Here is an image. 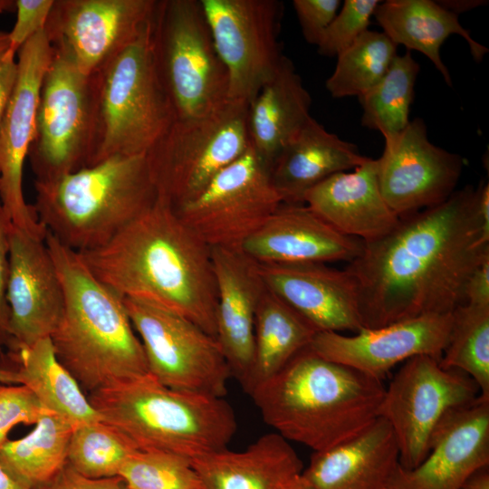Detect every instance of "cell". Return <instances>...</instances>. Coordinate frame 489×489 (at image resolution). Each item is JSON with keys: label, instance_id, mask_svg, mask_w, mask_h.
Listing matches in <instances>:
<instances>
[{"label": "cell", "instance_id": "6da1fadb", "mask_svg": "<svg viewBox=\"0 0 489 489\" xmlns=\"http://www.w3.org/2000/svg\"><path fill=\"white\" fill-rule=\"evenodd\" d=\"M467 185L444 202L399 217L384 236L364 242L344 268L353 278L363 328L427 314H446L465 302L466 283L489 255Z\"/></svg>", "mask_w": 489, "mask_h": 489}, {"label": "cell", "instance_id": "7a4b0ae2", "mask_svg": "<svg viewBox=\"0 0 489 489\" xmlns=\"http://www.w3.org/2000/svg\"><path fill=\"white\" fill-rule=\"evenodd\" d=\"M78 254L120 296L174 312L216 338L211 247L163 200L158 197L104 245Z\"/></svg>", "mask_w": 489, "mask_h": 489}, {"label": "cell", "instance_id": "3957f363", "mask_svg": "<svg viewBox=\"0 0 489 489\" xmlns=\"http://www.w3.org/2000/svg\"><path fill=\"white\" fill-rule=\"evenodd\" d=\"M385 388L381 379L323 359L307 347L248 395L275 433L319 452L376 420Z\"/></svg>", "mask_w": 489, "mask_h": 489}, {"label": "cell", "instance_id": "277c9868", "mask_svg": "<svg viewBox=\"0 0 489 489\" xmlns=\"http://www.w3.org/2000/svg\"><path fill=\"white\" fill-rule=\"evenodd\" d=\"M45 243L64 292L63 312L50 336L61 364L89 394L149 375L123 297L48 232Z\"/></svg>", "mask_w": 489, "mask_h": 489}, {"label": "cell", "instance_id": "5b68a950", "mask_svg": "<svg viewBox=\"0 0 489 489\" xmlns=\"http://www.w3.org/2000/svg\"><path fill=\"white\" fill-rule=\"evenodd\" d=\"M39 222L82 253L110 241L151 207L158 192L146 154L114 156L46 181H34Z\"/></svg>", "mask_w": 489, "mask_h": 489}, {"label": "cell", "instance_id": "8992f818", "mask_svg": "<svg viewBox=\"0 0 489 489\" xmlns=\"http://www.w3.org/2000/svg\"><path fill=\"white\" fill-rule=\"evenodd\" d=\"M88 398L101 420L138 450L192 460L227 448L237 430L235 411L224 398L173 389L150 375L97 390Z\"/></svg>", "mask_w": 489, "mask_h": 489}, {"label": "cell", "instance_id": "52a82bcc", "mask_svg": "<svg viewBox=\"0 0 489 489\" xmlns=\"http://www.w3.org/2000/svg\"><path fill=\"white\" fill-rule=\"evenodd\" d=\"M151 46L174 120L204 117L228 102V74L200 0L157 1Z\"/></svg>", "mask_w": 489, "mask_h": 489}, {"label": "cell", "instance_id": "ba28073f", "mask_svg": "<svg viewBox=\"0 0 489 489\" xmlns=\"http://www.w3.org/2000/svg\"><path fill=\"white\" fill-rule=\"evenodd\" d=\"M173 120L154 64L150 21L135 42L98 72V131L91 166L114 156L146 154Z\"/></svg>", "mask_w": 489, "mask_h": 489}, {"label": "cell", "instance_id": "9c48e42d", "mask_svg": "<svg viewBox=\"0 0 489 489\" xmlns=\"http://www.w3.org/2000/svg\"><path fill=\"white\" fill-rule=\"evenodd\" d=\"M248 106L228 101L204 117L173 120L147 152L159 199L179 208L248 150Z\"/></svg>", "mask_w": 489, "mask_h": 489}, {"label": "cell", "instance_id": "30bf717a", "mask_svg": "<svg viewBox=\"0 0 489 489\" xmlns=\"http://www.w3.org/2000/svg\"><path fill=\"white\" fill-rule=\"evenodd\" d=\"M97 131L98 72L86 75L53 51L43 78L27 156L34 181L91 166Z\"/></svg>", "mask_w": 489, "mask_h": 489}, {"label": "cell", "instance_id": "8fae6325", "mask_svg": "<svg viewBox=\"0 0 489 489\" xmlns=\"http://www.w3.org/2000/svg\"><path fill=\"white\" fill-rule=\"evenodd\" d=\"M123 299L154 379L173 389L225 398L232 374L215 337L163 307Z\"/></svg>", "mask_w": 489, "mask_h": 489}, {"label": "cell", "instance_id": "7c38bea8", "mask_svg": "<svg viewBox=\"0 0 489 489\" xmlns=\"http://www.w3.org/2000/svg\"><path fill=\"white\" fill-rule=\"evenodd\" d=\"M480 396L476 383L465 372L445 369L439 360L418 355L405 361L393 377L379 408L399 450V465L417 467L429 451L432 435L451 410Z\"/></svg>", "mask_w": 489, "mask_h": 489}, {"label": "cell", "instance_id": "4fadbf2b", "mask_svg": "<svg viewBox=\"0 0 489 489\" xmlns=\"http://www.w3.org/2000/svg\"><path fill=\"white\" fill-rule=\"evenodd\" d=\"M281 204L268 167L250 147L174 210L208 246L241 249Z\"/></svg>", "mask_w": 489, "mask_h": 489}, {"label": "cell", "instance_id": "5bb4252c", "mask_svg": "<svg viewBox=\"0 0 489 489\" xmlns=\"http://www.w3.org/2000/svg\"><path fill=\"white\" fill-rule=\"evenodd\" d=\"M216 52L228 74V101L249 104L283 54L278 35L283 3L200 0Z\"/></svg>", "mask_w": 489, "mask_h": 489}, {"label": "cell", "instance_id": "9a60e30c", "mask_svg": "<svg viewBox=\"0 0 489 489\" xmlns=\"http://www.w3.org/2000/svg\"><path fill=\"white\" fill-rule=\"evenodd\" d=\"M156 0H54L44 33L82 73L100 72L150 23Z\"/></svg>", "mask_w": 489, "mask_h": 489}, {"label": "cell", "instance_id": "2e32d148", "mask_svg": "<svg viewBox=\"0 0 489 489\" xmlns=\"http://www.w3.org/2000/svg\"><path fill=\"white\" fill-rule=\"evenodd\" d=\"M53 54L44 30L28 40L18 52L17 78L0 123V198L10 225L45 236L33 206L23 190L25 159L34 138L36 111L43 75Z\"/></svg>", "mask_w": 489, "mask_h": 489}, {"label": "cell", "instance_id": "e0dca14e", "mask_svg": "<svg viewBox=\"0 0 489 489\" xmlns=\"http://www.w3.org/2000/svg\"><path fill=\"white\" fill-rule=\"evenodd\" d=\"M376 160L380 193L398 218L446 200L455 191L464 165L459 155L429 140L418 118L385 139Z\"/></svg>", "mask_w": 489, "mask_h": 489}, {"label": "cell", "instance_id": "ac0fdd59", "mask_svg": "<svg viewBox=\"0 0 489 489\" xmlns=\"http://www.w3.org/2000/svg\"><path fill=\"white\" fill-rule=\"evenodd\" d=\"M45 236L9 225L7 301L15 358L50 337L63 312V288Z\"/></svg>", "mask_w": 489, "mask_h": 489}, {"label": "cell", "instance_id": "d6986e66", "mask_svg": "<svg viewBox=\"0 0 489 489\" xmlns=\"http://www.w3.org/2000/svg\"><path fill=\"white\" fill-rule=\"evenodd\" d=\"M452 313L427 314L346 336L318 331L308 346L315 354L378 379L415 356L440 360L447 343Z\"/></svg>", "mask_w": 489, "mask_h": 489}, {"label": "cell", "instance_id": "ffe728a7", "mask_svg": "<svg viewBox=\"0 0 489 489\" xmlns=\"http://www.w3.org/2000/svg\"><path fill=\"white\" fill-rule=\"evenodd\" d=\"M489 465V398L448 412L435 429L429 451L413 469L399 465L388 489H461Z\"/></svg>", "mask_w": 489, "mask_h": 489}, {"label": "cell", "instance_id": "44dd1931", "mask_svg": "<svg viewBox=\"0 0 489 489\" xmlns=\"http://www.w3.org/2000/svg\"><path fill=\"white\" fill-rule=\"evenodd\" d=\"M265 287L317 331L363 329L351 275L327 264H258Z\"/></svg>", "mask_w": 489, "mask_h": 489}, {"label": "cell", "instance_id": "7402d4cb", "mask_svg": "<svg viewBox=\"0 0 489 489\" xmlns=\"http://www.w3.org/2000/svg\"><path fill=\"white\" fill-rule=\"evenodd\" d=\"M216 285V339L232 376L244 387L254 357V321L265 290L258 263L241 249L211 247Z\"/></svg>", "mask_w": 489, "mask_h": 489}, {"label": "cell", "instance_id": "603a6c76", "mask_svg": "<svg viewBox=\"0 0 489 489\" xmlns=\"http://www.w3.org/2000/svg\"><path fill=\"white\" fill-rule=\"evenodd\" d=\"M363 244L335 230L304 204L283 203L241 250L263 264L350 263Z\"/></svg>", "mask_w": 489, "mask_h": 489}, {"label": "cell", "instance_id": "cb8c5ba5", "mask_svg": "<svg viewBox=\"0 0 489 489\" xmlns=\"http://www.w3.org/2000/svg\"><path fill=\"white\" fill-rule=\"evenodd\" d=\"M303 204L338 232L363 242L384 236L399 219L380 193L377 160L368 157L352 171L334 174L312 187Z\"/></svg>", "mask_w": 489, "mask_h": 489}, {"label": "cell", "instance_id": "d4e9b609", "mask_svg": "<svg viewBox=\"0 0 489 489\" xmlns=\"http://www.w3.org/2000/svg\"><path fill=\"white\" fill-rule=\"evenodd\" d=\"M398 465L393 430L379 417L355 436L314 452L301 476L312 489H388Z\"/></svg>", "mask_w": 489, "mask_h": 489}, {"label": "cell", "instance_id": "484cf974", "mask_svg": "<svg viewBox=\"0 0 489 489\" xmlns=\"http://www.w3.org/2000/svg\"><path fill=\"white\" fill-rule=\"evenodd\" d=\"M202 489H289L303 465L289 441L263 435L246 448H228L192 459Z\"/></svg>", "mask_w": 489, "mask_h": 489}, {"label": "cell", "instance_id": "4316f807", "mask_svg": "<svg viewBox=\"0 0 489 489\" xmlns=\"http://www.w3.org/2000/svg\"><path fill=\"white\" fill-rule=\"evenodd\" d=\"M366 158L356 145L311 117L271 165L270 178L283 203L303 204L312 187L334 174L354 169Z\"/></svg>", "mask_w": 489, "mask_h": 489}, {"label": "cell", "instance_id": "83f0119b", "mask_svg": "<svg viewBox=\"0 0 489 489\" xmlns=\"http://www.w3.org/2000/svg\"><path fill=\"white\" fill-rule=\"evenodd\" d=\"M312 98L292 62L283 56L275 72L248 106L250 145L270 168L288 141L312 117Z\"/></svg>", "mask_w": 489, "mask_h": 489}, {"label": "cell", "instance_id": "f1b7e54d", "mask_svg": "<svg viewBox=\"0 0 489 489\" xmlns=\"http://www.w3.org/2000/svg\"><path fill=\"white\" fill-rule=\"evenodd\" d=\"M373 17L394 43L427 57L449 86H452L451 75L440 54L447 37L452 34L463 37L477 62L488 53V48L475 41L462 26L458 15L447 11L436 1H380Z\"/></svg>", "mask_w": 489, "mask_h": 489}, {"label": "cell", "instance_id": "f546056e", "mask_svg": "<svg viewBox=\"0 0 489 489\" xmlns=\"http://www.w3.org/2000/svg\"><path fill=\"white\" fill-rule=\"evenodd\" d=\"M316 332L305 319L265 288L255 313L254 364L244 390L249 394L277 374L310 345Z\"/></svg>", "mask_w": 489, "mask_h": 489}, {"label": "cell", "instance_id": "4dcf8cb0", "mask_svg": "<svg viewBox=\"0 0 489 489\" xmlns=\"http://www.w3.org/2000/svg\"><path fill=\"white\" fill-rule=\"evenodd\" d=\"M21 384L28 387L49 412L73 429L101 420L72 375L58 360L50 337L19 351Z\"/></svg>", "mask_w": 489, "mask_h": 489}, {"label": "cell", "instance_id": "1f68e13d", "mask_svg": "<svg viewBox=\"0 0 489 489\" xmlns=\"http://www.w3.org/2000/svg\"><path fill=\"white\" fill-rule=\"evenodd\" d=\"M73 427L48 413L26 436L7 440L0 447V465L28 489H36L66 464Z\"/></svg>", "mask_w": 489, "mask_h": 489}, {"label": "cell", "instance_id": "d6a6232c", "mask_svg": "<svg viewBox=\"0 0 489 489\" xmlns=\"http://www.w3.org/2000/svg\"><path fill=\"white\" fill-rule=\"evenodd\" d=\"M419 71L410 51L397 54L380 81L359 97L361 125L379 131L384 139L400 133L410 121L409 110Z\"/></svg>", "mask_w": 489, "mask_h": 489}, {"label": "cell", "instance_id": "836d02e7", "mask_svg": "<svg viewBox=\"0 0 489 489\" xmlns=\"http://www.w3.org/2000/svg\"><path fill=\"white\" fill-rule=\"evenodd\" d=\"M439 364L467 374L476 383L480 396L489 398V305L465 302L453 311Z\"/></svg>", "mask_w": 489, "mask_h": 489}, {"label": "cell", "instance_id": "e575fe53", "mask_svg": "<svg viewBox=\"0 0 489 489\" xmlns=\"http://www.w3.org/2000/svg\"><path fill=\"white\" fill-rule=\"evenodd\" d=\"M398 45L383 32L368 30L337 55L325 87L335 99L358 98L376 85L398 54Z\"/></svg>", "mask_w": 489, "mask_h": 489}, {"label": "cell", "instance_id": "d590c367", "mask_svg": "<svg viewBox=\"0 0 489 489\" xmlns=\"http://www.w3.org/2000/svg\"><path fill=\"white\" fill-rule=\"evenodd\" d=\"M138 449L114 427L102 420L72 430L67 463L92 479L118 476L125 461Z\"/></svg>", "mask_w": 489, "mask_h": 489}, {"label": "cell", "instance_id": "8d00e7d4", "mask_svg": "<svg viewBox=\"0 0 489 489\" xmlns=\"http://www.w3.org/2000/svg\"><path fill=\"white\" fill-rule=\"evenodd\" d=\"M129 489H202L192 460L159 450H137L118 475Z\"/></svg>", "mask_w": 489, "mask_h": 489}, {"label": "cell", "instance_id": "74e56055", "mask_svg": "<svg viewBox=\"0 0 489 489\" xmlns=\"http://www.w3.org/2000/svg\"><path fill=\"white\" fill-rule=\"evenodd\" d=\"M379 0H345L317 44L321 55L333 57L369 30Z\"/></svg>", "mask_w": 489, "mask_h": 489}, {"label": "cell", "instance_id": "f35d334b", "mask_svg": "<svg viewBox=\"0 0 489 489\" xmlns=\"http://www.w3.org/2000/svg\"><path fill=\"white\" fill-rule=\"evenodd\" d=\"M48 413L25 385L0 382V447L16 425H35Z\"/></svg>", "mask_w": 489, "mask_h": 489}, {"label": "cell", "instance_id": "ab89813d", "mask_svg": "<svg viewBox=\"0 0 489 489\" xmlns=\"http://www.w3.org/2000/svg\"><path fill=\"white\" fill-rule=\"evenodd\" d=\"M54 0H14L16 20L8 33L9 47L5 56L15 57L21 47L44 30Z\"/></svg>", "mask_w": 489, "mask_h": 489}, {"label": "cell", "instance_id": "60d3db41", "mask_svg": "<svg viewBox=\"0 0 489 489\" xmlns=\"http://www.w3.org/2000/svg\"><path fill=\"white\" fill-rule=\"evenodd\" d=\"M341 4L340 0H293L305 41L317 45L322 34L336 16Z\"/></svg>", "mask_w": 489, "mask_h": 489}, {"label": "cell", "instance_id": "b9f144b4", "mask_svg": "<svg viewBox=\"0 0 489 489\" xmlns=\"http://www.w3.org/2000/svg\"><path fill=\"white\" fill-rule=\"evenodd\" d=\"M9 225L0 206V350L5 347L14 354L10 333V309L7 301Z\"/></svg>", "mask_w": 489, "mask_h": 489}, {"label": "cell", "instance_id": "7bdbcfd3", "mask_svg": "<svg viewBox=\"0 0 489 489\" xmlns=\"http://www.w3.org/2000/svg\"><path fill=\"white\" fill-rule=\"evenodd\" d=\"M36 489H129L120 476L92 479L77 473L68 463Z\"/></svg>", "mask_w": 489, "mask_h": 489}, {"label": "cell", "instance_id": "ee69618b", "mask_svg": "<svg viewBox=\"0 0 489 489\" xmlns=\"http://www.w3.org/2000/svg\"><path fill=\"white\" fill-rule=\"evenodd\" d=\"M465 302L489 305V255L485 256L471 274L465 287Z\"/></svg>", "mask_w": 489, "mask_h": 489}, {"label": "cell", "instance_id": "f6af8a7d", "mask_svg": "<svg viewBox=\"0 0 489 489\" xmlns=\"http://www.w3.org/2000/svg\"><path fill=\"white\" fill-rule=\"evenodd\" d=\"M17 72L15 57L4 55L0 59V123L12 95Z\"/></svg>", "mask_w": 489, "mask_h": 489}, {"label": "cell", "instance_id": "bcb514c9", "mask_svg": "<svg viewBox=\"0 0 489 489\" xmlns=\"http://www.w3.org/2000/svg\"><path fill=\"white\" fill-rule=\"evenodd\" d=\"M477 195V208L482 228L485 237L489 239V185L487 182L479 184Z\"/></svg>", "mask_w": 489, "mask_h": 489}, {"label": "cell", "instance_id": "7dc6e473", "mask_svg": "<svg viewBox=\"0 0 489 489\" xmlns=\"http://www.w3.org/2000/svg\"><path fill=\"white\" fill-rule=\"evenodd\" d=\"M436 2L442 7L456 15L463 12L475 9L480 5H484L487 3L484 0H442Z\"/></svg>", "mask_w": 489, "mask_h": 489}, {"label": "cell", "instance_id": "c3c4849f", "mask_svg": "<svg viewBox=\"0 0 489 489\" xmlns=\"http://www.w3.org/2000/svg\"><path fill=\"white\" fill-rule=\"evenodd\" d=\"M461 489H489V467H482L472 474Z\"/></svg>", "mask_w": 489, "mask_h": 489}, {"label": "cell", "instance_id": "681fc988", "mask_svg": "<svg viewBox=\"0 0 489 489\" xmlns=\"http://www.w3.org/2000/svg\"><path fill=\"white\" fill-rule=\"evenodd\" d=\"M0 489H28L0 465Z\"/></svg>", "mask_w": 489, "mask_h": 489}, {"label": "cell", "instance_id": "f907efd6", "mask_svg": "<svg viewBox=\"0 0 489 489\" xmlns=\"http://www.w3.org/2000/svg\"><path fill=\"white\" fill-rule=\"evenodd\" d=\"M0 382L5 384H21L18 369L0 368Z\"/></svg>", "mask_w": 489, "mask_h": 489}, {"label": "cell", "instance_id": "816d5d0a", "mask_svg": "<svg viewBox=\"0 0 489 489\" xmlns=\"http://www.w3.org/2000/svg\"><path fill=\"white\" fill-rule=\"evenodd\" d=\"M9 47L8 33L0 30V59L5 54Z\"/></svg>", "mask_w": 489, "mask_h": 489}, {"label": "cell", "instance_id": "f5cc1de1", "mask_svg": "<svg viewBox=\"0 0 489 489\" xmlns=\"http://www.w3.org/2000/svg\"><path fill=\"white\" fill-rule=\"evenodd\" d=\"M15 9L14 0H0V14Z\"/></svg>", "mask_w": 489, "mask_h": 489}, {"label": "cell", "instance_id": "db71d44e", "mask_svg": "<svg viewBox=\"0 0 489 489\" xmlns=\"http://www.w3.org/2000/svg\"><path fill=\"white\" fill-rule=\"evenodd\" d=\"M289 489H312L302 478H297Z\"/></svg>", "mask_w": 489, "mask_h": 489}, {"label": "cell", "instance_id": "11a10c76", "mask_svg": "<svg viewBox=\"0 0 489 489\" xmlns=\"http://www.w3.org/2000/svg\"><path fill=\"white\" fill-rule=\"evenodd\" d=\"M0 206H1V198H0Z\"/></svg>", "mask_w": 489, "mask_h": 489}, {"label": "cell", "instance_id": "9f6ffc18", "mask_svg": "<svg viewBox=\"0 0 489 489\" xmlns=\"http://www.w3.org/2000/svg\"><path fill=\"white\" fill-rule=\"evenodd\" d=\"M2 352V350H0V353Z\"/></svg>", "mask_w": 489, "mask_h": 489}]
</instances>
